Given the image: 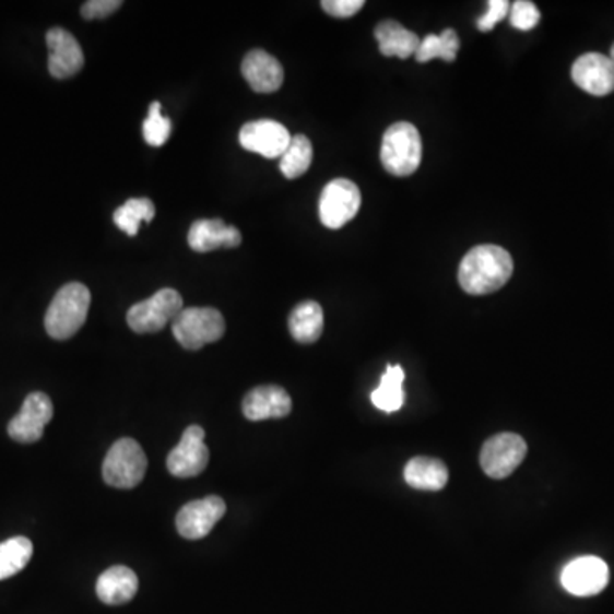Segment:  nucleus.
<instances>
[{"label":"nucleus","instance_id":"obj_13","mask_svg":"<svg viewBox=\"0 0 614 614\" xmlns=\"http://www.w3.org/2000/svg\"><path fill=\"white\" fill-rule=\"evenodd\" d=\"M291 141L288 130L275 120L249 121L239 132L241 147L267 160L284 156Z\"/></svg>","mask_w":614,"mask_h":614},{"label":"nucleus","instance_id":"obj_19","mask_svg":"<svg viewBox=\"0 0 614 614\" xmlns=\"http://www.w3.org/2000/svg\"><path fill=\"white\" fill-rule=\"evenodd\" d=\"M139 591V579L132 568L117 565L103 571L96 583L97 598L109 606L127 604Z\"/></svg>","mask_w":614,"mask_h":614},{"label":"nucleus","instance_id":"obj_26","mask_svg":"<svg viewBox=\"0 0 614 614\" xmlns=\"http://www.w3.org/2000/svg\"><path fill=\"white\" fill-rule=\"evenodd\" d=\"M312 144L306 135L292 137L291 144L281 157V172L285 178L296 179L311 167Z\"/></svg>","mask_w":614,"mask_h":614},{"label":"nucleus","instance_id":"obj_29","mask_svg":"<svg viewBox=\"0 0 614 614\" xmlns=\"http://www.w3.org/2000/svg\"><path fill=\"white\" fill-rule=\"evenodd\" d=\"M510 4L507 0H491L485 14L476 21V26H479L480 32H492V29H494L500 21L506 20Z\"/></svg>","mask_w":614,"mask_h":614},{"label":"nucleus","instance_id":"obj_9","mask_svg":"<svg viewBox=\"0 0 614 614\" xmlns=\"http://www.w3.org/2000/svg\"><path fill=\"white\" fill-rule=\"evenodd\" d=\"M54 418V403L45 393L27 394L17 413L8 425V434L20 444L38 442L44 437L45 427Z\"/></svg>","mask_w":614,"mask_h":614},{"label":"nucleus","instance_id":"obj_33","mask_svg":"<svg viewBox=\"0 0 614 614\" xmlns=\"http://www.w3.org/2000/svg\"><path fill=\"white\" fill-rule=\"evenodd\" d=\"M440 59L446 62H454L459 51L458 33L454 29H444L440 33Z\"/></svg>","mask_w":614,"mask_h":614},{"label":"nucleus","instance_id":"obj_21","mask_svg":"<svg viewBox=\"0 0 614 614\" xmlns=\"http://www.w3.org/2000/svg\"><path fill=\"white\" fill-rule=\"evenodd\" d=\"M448 467L440 459L418 458L410 459L404 467V482L415 491L437 492L448 485Z\"/></svg>","mask_w":614,"mask_h":614},{"label":"nucleus","instance_id":"obj_3","mask_svg":"<svg viewBox=\"0 0 614 614\" xmlns=\"http://www.w3.org/2000/svg\"><path fill=\"white\" fill-rule=\"evenodd\" d=\"M421 132L410 121H398L386 130L381 144V163L394 176H410L422 163Z\"/></svg>","mask_w":614,"mask_h":614},{"label":"nucleus","instance_id":"obj_10","mask_svg":"<svg viewBox=\"0 0 614 614\" xmlns=\"http://www.w3.org/2000/svg\"><path fill=\"white\" fill-rule=\"evenodd\" d=\"M167 470L176 479L199 476L209 464V449L205 446V430L199 425H190L184 432L178 446L167 456Z\"/></svg>","mask_w":614,"mask_h":614},{"label":"nucleus","instance_id":"obj_18","mask_svg":"<svg viewBox=\"0 0 614 614\" xmlns=\"http://www.w3.org/2000/svg\"><path fill=\"white\" fill-rule=\"evenodd\" d=\"M241 241V233L234 226H227L221 219L193 222L188 233V245L197 253H209L217 248H237Z\"/></svg>","mask_w":614,"mask_h":614},{"label":"nucleus","instance_id":"obj_2","mask_svg":"<svg viewBox=\"0 0 614 614\" xmlns=\"http://www.w3.org/2000/svg\"><path fill=\"white\" fill-rule=\"evenodd\" d=\"M91 292L79 282L63 285L45 315V330L54 340H69L84 327L90 312Z\"/></svg>","mask_w":614,"mask_h":614},{"label":"nucleus","instance_id":"obj_28","mask_svg":"<svg viewBox=\"0 0 614 614\" xmlns=\"http://www.w3.org/2000/svg\"><path fill=\"white\" fill-rule=\"evenodd\" d=\"M541 14L536 5L528 0H518L510 9V24L519 32H531L540 24Z\"/></svg>","mask_w":614,"mask_h":614},{"label":"nucleus","instance_id":"obj_14","mask_svg":"<svg viewBox=\"0 0 614 614\" xmlns=\"http://www.w3.org/2000/svg\"><path fill=\"white\" fill-rule=\"evenodd\" d=\"M48 71L55 79L74 78L84 67V51L72 33L51 27L47 33Z\"/></svg>","mask_w":614,"mask_h":614},{"label":"nucleus","instance_id":"obj_25","mask_svg":"<svg viewBox=\"0 0 614 614\" xmlns=\"http://www.w3.org/2000/svg\"><path fill=\"white\" fill-rule=\"evenodd\" d=\"M156 215V206L149 199H130L117 209L114 214L115 224L118 229L137 236L142 222H151Z\"/></svg>","mask_w":614,"mask_h":614},{"label":"nucleus","instance_id":"obj_22","mask_svg":"<svg viewBox=\"0 0 614 614\" xmlns=\"http://www.w3.org/2000/svg\"><path fill=\"white\" fill-rule=\"evenodd\" d=\"M324 315L323 307L315 300H306L296 306L288 318V330L294 340L299 343L318 342L323 333Z\"/></svg>","mask_w":614,"mask_h":614},{"label":"nucleus","instance_id":"obj_4","mask_svg":"<svg viewBox=\"0 0 614 614\" xmlns=\"http://www.w3.org/2000/svg\"><path fill=\"white\" fill-rule=\"evenodd\" d=\"M172 328L179 345L187 351H200L224 336L226 321L214 307H184Z\"/></svg>","mask_w":614,"mask_h":614},{"label":"nucleus","instance_id":"obj_20","mask_svg":"<svg viewBox=\"0 0 614 614\" xmlns=\"http://www.w3.org/2000/svg\"><path fill=\"white\" fill-rule=\"evenodd\" d=\"M374 36L378 39L379 51L385 57H398V59H410L421 47L422 39L416 33L410 32L398 21H382L374 29Z\"/></svg>","mask_w":614,"mask_h":614},{"label":"nucleus","instance_id":"obj_16","mask_svg":"<svg viewBox=\"0 0 614 614\" xmlns=\"http://www.w3.org/2000/svg\"><path fill=\"white\" fill-rule=\"evenodd\" d=\"M241 71L255 93H275L284 84V67L269 51L261 48L246 55Z\"/></svg>","mask_w":614,"mask_h":614},{"label":"nucleus","instance_id":"obj_30","mask_svg":"<svg viewBox=\"0 0 614 614\" xmlns=\"http://www.w3.org/2000/svg\"><path fill=\"white\" fill-rule=\"evenodd\" d=\"M123 5L120 0H90L86 4L82 5L81 16L84 20H103L117 12Z\"/></svg>","mask_w":614,"mask_h":614},{"label":"nucleus","instance_id":"obj_24","mask_svg":"<svg viewBox=\"0 0 614 614\" xmlns=\"http://www.w3.org/2000/svg\"><path fill=\"white\" fill-rule=\"evenodd\" d=\"M33 556V543L24 536L11 538L0 543V580L16 576Z\"/></svg>","mask_w":614,"mask_h":614},{"label":"nucleus","instance_id":"obj_1","mask_svg":"<svg viewBox=\"0 0 614 614\" xmlns=\"http://www.w3.org/2000/svg\"><path fill=\"white\" fill-rule=\"evenodd\" d=\"M513 272L512 257L495 245H482L468 251L459 264L458 281L471 296H485L497 292L510 281Z\"/></svg>","mask_w":614,"mask_h":614},{"label":"nucleus","instance_id":"obj_5","mask_svg":"<svg viewBox=\"0 0 614 614\" xmlns=\"http://www.w3.org/2000/svg\"><path fill=\"white\" fill-rule=\"evenodd\" d=\"M147 471V456L137 440L120 439L111 446L103 463V480L114 488H135Z\"/></svg>","mask_w":614,"mask_h":614},{"label":"nucleus","instance_id":"obj_11","mask_svg":"<svg viewBox=\"0 0 614 614\" xmlns=\"http://www.w3.org/2000/svg\"><path fill=\"white\" fill-rule=\"evenodd\" d=\"M560 580L565 591L579 598H588L606 589L610 568L598 556H580L564 568Z\"/></svg>","mask_w":614,"mask_h":614},{"label":"nucleus","instance_id":"obj_31","mask_svg":"<svg viewBox=\"0 0 614 614\" xmlns=\"http://www.w3.org/2000/svg\"><path fill=\"white\" fill-rule=\"evenodd\" d=\"M366 5L364 0H324L321 2V8L330 16L339 17V20H346L352 17Z\"/></svg>","mask_w":614,"mask_h":614},{"label":"nucleus","instance_id":"obj_15","mask_svg":"<svg viewBox=\"0 0 614 614\" xmlns=\"http://www.w3.org/2000/svg\"><path fill=\"white\" fill-rule=\"evenodd\" d=\"M571 79L592 96H607L614 91V63L606 55L591 51L574 62Z\"/></svg>","mask_w":614,"mask_h":614},{"label":"nucleus","instance_id":"obj_7","mask_svg":"<svg viewBox=\"0 0 614 614\" xmlns=\"http://www.w3.org/2000/svg\"><path fill=\"white\" fill-rule=\"evenodd\" d=\"M361 202V190L354 181L333 179L319 197V219L328 229H340L357 215Z\"/></svg>","mask_w":614,"mask_h":614},{"label":"nucleus","instance_id":"obj_8","mask_svg":"<svg viewBox=\"0 0 614 614\" xmlns=\"http://www.w3.org/2000/svg\"><path fill=\"white\" fill-rule=\"evenodd\" d=\"M528 454L526 440L512 432H501L483 444L480 464L491 479H507Z\"/></svg>","mask_w":614,"mask_h":614},{"label":"nucleus","instance_id":"obj_32","mask_svg":"<svg viewBox=\"0 0 614 614\" xmlns=\"http://www.w3.org/2000/svg\"><path fill=\"white\" fill-rule=\"evenodd\" d=\"M416 62L425 63L434 59H440V36L427 35L421 42V47L415 54Z\"/></svg>","mask_w":614,"mask_h":614},{"label":"nucleus","instance_id":"obj_17","mask_svg":"<svg viewBox=\"0 0 614 614\" xmlns=\"http://www.w3.org/2000/svg\"><path fill=\"white\" fill-rule=\"evenodd\" d=\"M291 410V397L281 386H260L251 389L243 400V413L251 422L282 418L287 416Z\"/></svg>","mask_w":614,"mask_h":614},{"label":"nucleus","instance_id":"obj_27","mask_svg":"<svg viewBox=\"0 0 614 614\" xmlns=\"http://www.w3.org/2000/svg\"><path fill=\"white\" fill-rule=\"evenodd\" d=\"M142 132H144L145 142L149 145H154V147H161V145L166 144L167 139L172 135V120L163 117L160 102L152 103L151 109H149V117L145 118L144 127H142Z\"/></svg>","mask_w":614,"mask_h":614},{"label":"nucleus","instance_id":"obj_34","mask_svg":"<svg viewBox=\"0 0 614 614\" xmlns=\"http://www.w3.org/2000/svg\"><path fill=\"white\" fill-rule=\"evenodd\" d=\"M610 59H611V62L614 63V44H613V47H611Z\"/></svg>","mask_w":614,"mask_h":614},{"label":"nucleus","instance_id":"obj_6","mask_svg":"<svg viewBox=\"0 0 614 614\" xmlns=\"http://www.w3.org/2000/svg\"><path fill=\"white\" fill-rule=\"evenodd\" d=\"M181 311H184V299L178 292L175 288H163L151 299L130 307L127 312V323L135 333H156L166 324L173 323Z\"/></svg>","mask_w":614,"mask_h":614},{"label":"nucleus","instance_id":"obj_23","mask_svg":"<svg viewBox=\"0 0 614 614\" xmlns=\"http://www.w3.org/2000/svg\"><path fill=\"white\" fill-rule=\"evenodd\" d=\"M404 373L400 366H388L382 374L381 385L370 394L374 406L386 413L398 412L404 403Z\"/></svg>","mask_w":614,"mask_h":614},{"label":"nucleus","instance_id":"obj_12","mask_svg":"<svg viewBox=\"0 0 614 614\" xmlns=\"http://www.w3.org/2000/svg\"><path fill=\"white\" fill-rule=\"evenodd\" d=\"M226 509V501L217 495L190 501L176 516L178 533L187 540H202L224 518Z\"/></svg>","mask_w":614,"mask_h":614}]
</instances>
